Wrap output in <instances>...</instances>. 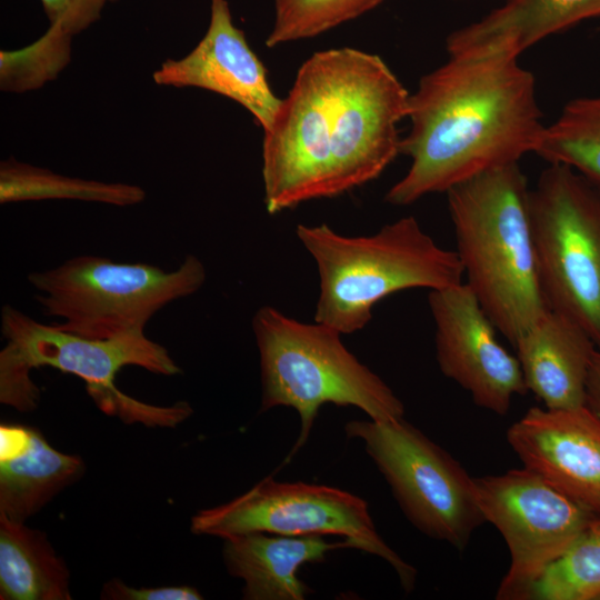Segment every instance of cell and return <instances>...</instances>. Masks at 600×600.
<instances>
[{
	"instance_id": "7402d4cb",
	"label": "cell",
	"mask_w": 600,
	"mask_h": 600,
	"mask_svg": "<svg viewBox=\"0 0 600 600\" xmlns=\"http://www.w3.org/2000/svg\"><path fill=\"white\" fill-rule=\"evenodd\" d=\"M528 600H600V516L547 567Z\"/></svg>"
},
{
	"instance_id": "e0dca14e",
	"label": "cell",
	"mask_w": 600,
	"mask_h": 600,
	"mask_svg": "<svg viewBox=\"0 0 600 600\" xmlns=\"http://www.w3.org/2000/svg\"><path fill=\"white\" fill-rule=\"evenodd\" d=\"M0 517L24 521L84 472L78 456L52 448L36 429L0 428Z\"/></svg>"
},
{
	"instance_id": "6da1fadb",
	"label": "cell",
	"mask_w": 600,
	"mask_h": 600,
	"mask_svg": "<svg viewBox=\"0 0 600 600\" xmlns=\"http://www.w3.org/2000/svg\"><path fill=\"white\" fill-rule=\"evenodd\" d=\"M407 117L400 153L411 163L386 194L393 206L518 163L544 128L533 74L503 51L449 56L409 94Z\"/></svg>"
},
{
	"instance_id": "44dd1931",
	"label": "cell",
	"mask_w": 600,
	"mask_h": 600,
	"mask_svg": "<svg viewBox=\"0 0 600 600\" xmlns=\"http://www.w3.org/2000/svg\"><path fill=\"white\" fill-rule=\"evenodd\" d=\"M534 153L549 163L574 169L600 187V96L569 101L544 126Z\"/></svg>"
},
{
	"instance_id": "52a82bcc",
	"label": "cell",
	"mask_w": 600,
	"mask_h": 600,
	"mask_svg": "<svg viewBox=\"0 0 600 600\" xmlns=\"http://www.w3.org/2000/svg\"><path fill=\"white\" fill-rule=\"evenodd\" d=\"M530 217L549 309L580 324L600 350V187L549 163L530 190Z\"/></svg>"
},
{
	"instance_id": "4316f807",
	"label": "cell",
	"mask_w": 600,
	"mask_h": 600,
	"mask_svg": "<svg viewBox=\"0 0 600 600\" xmlns=\"http://www.w3.org/2000/svg\"><path fill=\"white\" fill-rule=\"evenodd\" d=\"M584 404L600 419V350L597 349L586 384Z\"/></svg>"
},
{
	"instance_id": "4fadbf2b",
	"label": "cell",
	"mask_w": 600,
	"mask_h": 600,
	"mask_svg": "<svg viewBox=\"0 0 600 600\" xmlns=\"http://www.w3.org/2000/svg\"><path fill=\"white\" fill-rule=\"evenodd\" d=\"M523 467L600 516V419L584 404L532 407L507 431Z\"/></svg>"
},
{
	"instance_id": "d4e9b609",
	"label": "cell",
	"mask_w": 600,
	"mask_h": 600,
	"mask_svg": "<svg viewBox=\"0 0 600 600\" xmlns=\"http://www.w3.org/2000/svg\"><path fill=\"white\" fill-rule=\"evenodd\" d=\"M50 24L74 36L94 23L107 0H40Z\"/></svg>"
},
{
	"instance_id": "30bf717a",
	"label": "cell",
	"mask_w": 600,
	"mask_h": 600,
	"mask_svg": "<svg viewBox=\"0 0 600 600\" xmlns=\"http://www.w3.org/2000/svg\"><path fill=\"white\" fill-rule=\"evenodd\" d=\"M329 141L333 197L377 179L400 153L409 92L377 54L332 49Z\"/></svg>"
},
{
	"instance_id": "9c48e42d",
	"label": "cell",
	"mask_w": 600,
	"mask_h": 600,
	"mask_svg": "<svg viewBox=\"0 0 600 600\" xmlns=\"http://www.w3.org/2000/svg\"><path fill=\"white\" fill-rule=\"evenodd\" d=\"M190 529L194 534L222 539L250 532L340 536L352 549L389 563L406 592L416 584V568L380 537L367 502L329 486L282 482L269 476L231 501L197 512Z\"/></svg>"
},
{
	"instance_id": "5bb4252c",
	"label": "cell",
	"mask_w": 600,
	"mask_h": 600,
	"mask_svg": "<svg viewBox=\"0 0 600 600\" xmlns=\"http://www.w3.org/2000/svg\"><path fill=\"white\" fill-rule=\"evenodd\" d=\"M210 22L204 37L186 57L168 59L153 73L160 86L196 87L241 104L266 130L281 99L272 91L267 70L242 30L233 24L227 0H210Z\"/></svg>"
},
{
	"instance_id": "9a60e30c",
	"label": "cell",
	"mask_w": 600,
	"mask_h": 600,
	"mask_svg": "<svg viewBox=\"0 0 600 600\" xmlns=\"http://www.w3.org/2000/svg\"><path fill=\"white\" fill-rule=\"evenodd\" d=\"M513 346L527 389L546 408L584 406L587 379L598 348L580 324L549 309Z\"/></svg>"
},
{
	"instance_id": "ffe728a7",
	"label": "cell",
	"mask_w": 600,
	"mask_h": 600,
	"mask_svg": "<svg viewBox=\"0 0 600 600\" xmlns=\"http://www.w3.org/2000/svg\"><path fill=\"white\" fill-rule=\"evenodd\" d=\"M146 191L136 184L72 178L19 162L0 164V203L50 199L81 200L128 207L142 202Z\"/></svg>"
},
{
	"instance_id": "2e32d148",
	"label": "cell",
	"mask_w": 600,
	"mask_h": 600,
	"mask_svg": "<svg viewBox=\"0 0 600 600\" xmlns=\"http://www.w3.org/2000/svg\"><path fill=\"white\" fill-rule=\"evenodd\" d=\"M228 572L243 581L246 600H303L313 590L297 574L306 563L322 562L337 549L351 544L328 542L323 536H281L250 532L223 538Z\"/></svg>"
},
{
	"instance_id": "cb8c5ba5",
	"label": "cell",
	"mask_w": 600,
	"mask_h": 600,
	"mask_svg": "<svg viewBox=\"0 0 600 600\" xmlns=\"http://www.w3.org/2000/svg\"><path fill=\"white\" fill-rule=\"evenodd\" d=\"M383 0H276L270 48L316 37L376 8Z\"/></svg>"
},
{
	"instance_id": "3957f363",
	"label": "cell",
	"mask_w": 600,
	"mask_h": 600,
	"mask_svg": "<svg viewBox=\"0 0 600 600\" xmlns=\"http://www.w3.org/2000/svg\"><path fill=\"white\" fill-rule=\"evenodd\" d=\"M296 232L319 273L314 321L342 334L363 329L376 303L392 293L463 282L457 252L440 247L411 216L371 236H343L326 223L298 224Z\"/></svg>"
},
{
	"instance_id": "484cf974",
	"label": "cell",
	"mask_w": 600,
	"mask_h": 600,
	"mask_svg": "<svg viewBox=\"0 0 600 600\" xmlns=\"http://www.w3.org/2000/svg\"><path fill=\"white\" fill-rule=\"evenodd\" d=\"M109 600H200L201 593L190 586H169L158 588H133L120 579L108 581L101 592Z\"/></svg>"
},
{
	"instance_id": "ac0fdd59",
	"label": "cell",
	"mask_w": 600,
	"mask_h": 600,
	"mask_svg": "<svg viewBox=\"0 0 600 600\" xmlns=\"http://www.w3.org/2000/svg\"><path fill=\"white\" fill-rule=\"evenodd\" d=\"M600 17V0H507L481 20L453 31L449 56L503 51L514 56L548 36Z\"/></svg>"
},
{
	"instance_id": "8fae6325",
	"label": "cell",
	"mask_w": 600,
	"mask_h": 600,
	"mask_svg": "<svg viewBox=\"0 0 600 600\" xmlns=\"http://www.w3.org/2000/svg\"><path fill=\"white\" fill-rule=\"evenodd\" d=\"M473 483L484 521L500 531L510 552L498 600H528L547 567L599 516L526 467Z\"/></svg>"
},
{
	"instance_id": "7c38bea8",
	"label": "cell",
	"mask_w": 600,
	"mask_h": 600,
	"mask_svg": "<svg viewBox=\"0 0 600 600\" xmlns=\"http://www.w3.org/2000/svg\"><path fill=\"white\" fill-rule=\"evenodd\" d=\"M436 358L447 378L473 402L493 413H508L511 400L528 389L517 357L498 341L496 326L463 281L430 290Z\"/></svg>"
},
{
	"instance_id": "277c9868",
	"label": "cell",
	"mask_w": 600,
	"mask_h": 600,
	"mask_svg": "<svg viewBox=\"0 0 600 600\" xmlns=\"http://www.w3.org/2000/svg\"><path fill=\"white\" fill-rule=\"evenodd\" d=\"M1 333L7 344L0 351V402L19 411L36 409L40 390L30 373L51 367L79 377L98 407L126 422L149 427H174L191 416L186 401L156 407L121 392L116 376L126 366L152 373L174 376L181 369L160 343L144 333L112 339H89L44 324L19 309H1Z\"/></svg>"
},
{
	"instance_id": "7a4b0ae2",
	"label": "cell",
	"mask_w": 600,
	"mask_h": 600,
	"mask_svg": "<svg viewBox=\"0 0 600 600\" xmlns=\"http://www.w3.org/2000/svg\"><path fill=\"white\" fill-rule=\"evenodd\" d=\"M467 286L512 344L549 310L530 217V189L518 163L488 170L447 192Z\"/></svg>"
},
{
	"instance_id": "603a6c76",
	"label": "cell",
	"mask_w": 600,
	"mask_h": 600,
	"mask_svg": "<svg viewBox=\"0 0 600 600\" xmlns=\"http://www.w3.org/2000/svg\"><path fill=\"white\" fill-rule=\"evenodd\" d=\"M72 37L61 26L50 24L30 46L14 51L1 50V90L26 92L57 78L70 61Z\"/></svg>"
},
{
	"instance_id": "5b68a950",
	"label": "cell",
	"mask_w": 600,
	"mask_h": 600,
	"mask_svg": "<svg viewBox=\"0 0 600 600\" xmlns=\"http://www.w3.org/2000/svg\"><path fill=\"white\" fill-rule=\"evenodd\" d=\"M252 330L260 358V412L289 407L300 418L286 462L307 442L324 403L356 407L376 421L404 417L402 401L348 350L338 330L298 321L270 306L256 311Z\"/></svg>"
},
{
	"instance_id": "ba28073f",
	"label": "cell",
	"mask_w": 600,
	"mask_h": 600,
	"mask_svg": "<svg viewBox=\"0 0 600 600\" xmlns=\"http://www.w3.org/2000/svg\"><path fill=\"white\" fill-rule=\"evenodd\" d=\"M343 430L348 438L363 442L402 512L419 531L464 549L486 521L473 478L459 461L404 418L352 420Z\"/></svg>"
},
{
	"instance_id": "d6986e66",
	"label": "cell",
	"mask_w": 600,
	"mask_h": 600,
	"mask_svg": "<svg viewBox=\"0 0 600 600\" xmlns=\"http://www.w3.org/2000/svg\"><path fill=\"white\" fill-rule=\"evenodd\" d=\"M0 599H71L68 568L46 534L3 517H0Z\"/></svg>"
},
{
	"instance_id": "8992f818",
	"label": "cell",
	"mask_w": 600,
	"mask_h": 600,
	"mask_svg": "<svg viewBox=\"0 0 600 600\" xmlns=\"http://www.w3.org/2000/svg\"><path fill=\"white\" fill-rule=\"evenodd\" d=\"M206 279L204 264L193 254L172 271L82 254L28 274L42 312L61 319L54 326L89 339L144 333L158 311L196 293Z\"/></svg>"
}]
</instances>
